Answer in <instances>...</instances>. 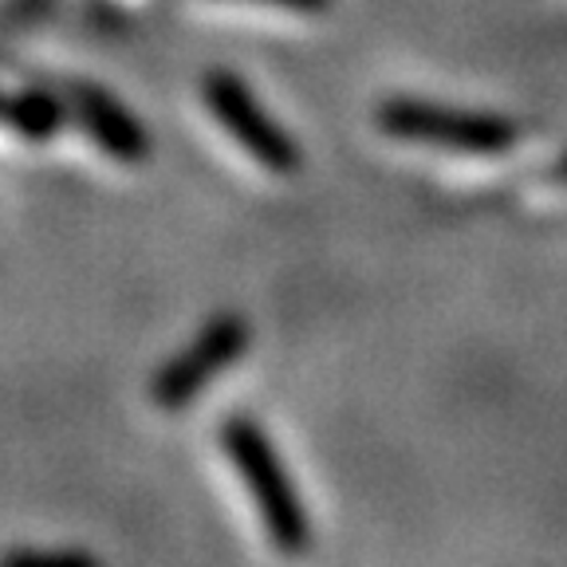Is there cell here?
Listing matches in <instances>:
<instances>
[{"mask_svg": "<svg viewBox=\"0 0 567 567\" xmlns=\"http://www.w3.org/2000/svg\"><path fill=\"white\" fill-rule=\"evenodd\" d=\"M221 442L233 461V470L240 473L245 488L257 501V513L265 520L276 548L292 551V556L308 548V516H303L300 496H296L284 465L276 461L272 442L265 437V430L257 422H248V417H233L225 425Z\"/></svg>", "mask_w": 567, "mask_h": 567, "instance_id": "obj_1", "label": "cell"}, {"mask_svg": "<svg viewBox=\"0 0 567 567\" xmlns=\"http://www.w3.org/2000/svg\"><path fill=\"white\" fill-rule=\"evenodd\" d=\"M379 123L394 138L425 142V146H450V151L496 154L516 142V123L501 115H477L457 106H434L417 99H390L379 106Z\"/></svg>", "mask_w": 567, "mask_h": 567, "instance_id": "obj_2", "label": "cell"}, {"mask_svg": "<svg viewBox=\"0 0 567 567\" xmlns=\"http://www.w3.org/2000/svg\"><path fill=\"white\" fill-rule=\"evenodd\" d=\"M205 103H209L213 118H217V123L252 154V162H260L268 174H296V169H300L296 142L265 115V106L252 99V91H248L237 75L213 71L209 80H205Z\"/></svg>", "mask_w": 567, "mask_h": 567, "instance_id": "obj_3", "label": "cell"}, {"mask_svg": "<svg viewBox=\"0 0 567 567\" xmlns=\"http://www.w3.org/2000/svg\"><path fill=\"white\" fill-rule=\"evenodd\" d=\"M245 343H248L245 319L233 316V311L213 316L202 328V336L158 371V379H154V386H151L154 402H158L162 410H182L186 402H194L213 382V374L237 363Z\"/></svg>", "mask_w": 567, "mask_h": 567, "instance_id": "obj_4", "label": "cell"}, {"mask_svg": "<svg viewBox=\"0 0 567 567\" xmlns=\"http://www.w3.org/2000/svg\"><path fill=\"white\" fill-rule=\"evenodd\" d=\"M75 115H80L83 131L103 146L115 162H142L151 154V138L134 123V115L126 106H118L115 99L99 87H75Z\"/></svg>", "mask_w": 567, "mask_h": 567, "instance_id": "obj_5", "label": "cell"}, {"mask_svg": "<svg viewBox=\"0 0 567 567\" xmlns=\"http://www.w3.org/2000/svg\"><path fill=\"white\" fill-rule=\"evenodd\" d=\"M0 123L20 138L44 142L60 131L63 106L48 91H17V95H0Z\"/></svg>", "mask_w": 567, "mask_h": 567, "instance_id": "obj_6", "label": "cell"}, {"mask_svg": "<svg viewBox=\"0 0 567 567\" xmlns=\"http://www.w3.org/2000/svg\"><path fill=\"white\" fill-rule=\"evenodd\" d=\"M265 4H276V9H292V12H323L328 0H265Z\"/></svg>", "mask_w": 567, "mask_h": 567, "instance_id": "obj_7", "label": "cell"}, {"mask_svg": "<svg viewBox=\"0 0 567 567\" xmlns=\"http://www.w3.org/2000/svg\"><path fill=\"white\" fill-rule=\"evenodd\" d=\"M551 177H556V182H564V186H567V154L556 162V169H551Z\"/></svg>", "mask_w": 567, "mask_h": 567, "instance_id": "obj_8", "label": "cell"}]
</instances>
